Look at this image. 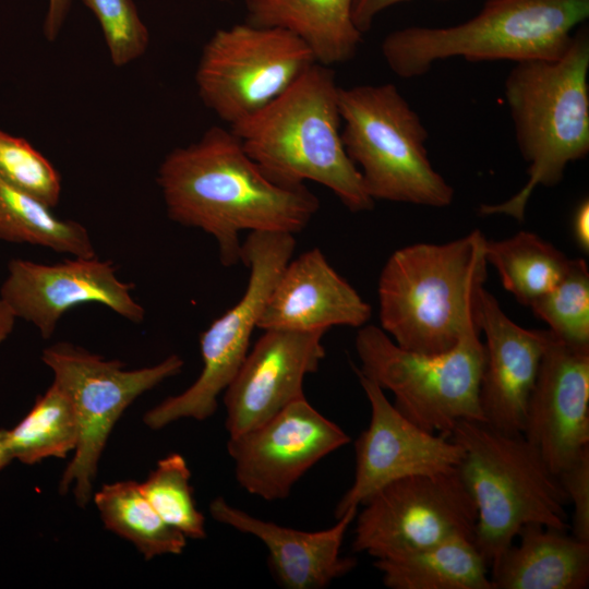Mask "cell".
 Listing matches in <instances>:
<instances>
[{"label": "cell", "instance_id": "cell-7", "mask_svg": "<svg viewBox=\"0 0 589 589\" xmlns=\"http://www.w3.org/2000/svg\"><path fill=\"white\" fill-rule=\"evenodd\" d=\"M341 141L373 201L446 207L454 188L432 166L429 133L390 83L339 87Z\"/></svg>", "mask_w": 589, "mask_h": 589}, {"label": "cell", "instance_id": "cell-37", "mask_svg": "<svg viewBox=\"0 0 589 589\" xmlns=\"http://www.w3.org/2000/svg\"><path fill=\"white\" fill-rule=\"evenodd\" d=\"M12 459L7 442V430H0V469L7 466Z\"/></svg>", "mask_w": 589, "mask_h": 589}, {"label": "cell", "instance_id": "cell-16", "mask_svg": "<svg viewBox=\"0 0 589 589\" xmlns=\"http://www.w3.org/2000/svg\"><path fill=\"white\" fill-rule=\"evenodd\" d=\"M522 434L556 476L589 447V345L549 329Z\"/></svg>", "mask_w": 589, "mask_h": 589}, {"label": "cell", "instance_id": "cell-26", "mask_svg": "<svg viewBox=\"0 0 589 589\" xmlns=\"http://www.w3.org/2000/svg\"><path fill=\"white\" fill-rule=\"evenodd\" d=\"M93 498L105 527L130 541L146 560L183 552L187 538L160 518L139 482L105 484Z\"/></svg>", "mask_w": 589, "mask_h": 589}, {"label": "cell", "instance_id": "cell-3", "mask_svg": "<svg viewBox=\"0 0 589 589\" xmlns=\"http://www.w3.org/2000/svg\"><path fill=\"white\" fill-rule=\"evenodd\" d=\"M485 238L414 243L395 251L378 279L381 328L401 348L435 354L454 348L473 325L486 277Z\"/></svg>", "mask_w": 589, "mask_h": 589}, {"label": "cell", "instance_id": "cell-9", "mask_svg": "<svg viewBox=\"0 0 589 589\" xmlns=\"http://www.w3.org/2000/svg\"><path fill=\"white\" fill-rule=\"evenodd\" d=\"M41 360L71 398L79 424V442L59 491L64 494L73 485L77 505L85 507L93 494L99 458L122 412L139 396L179 374L184 361L170 354L155 365L125 370L119 360H105L68 341L45 348Z\"/></svg>", "mask_w": 589, "mask_h": 589}, {"label": "cell", "instance_id": "cell-14", "mask_svg": "<svg viewBox=\"0 0 589 589\" xmlns=\"http://www.w3.org/2000/svg\"><path fill=\"white\" fill-rule=\"evenodd\" d=\"M133 284L120 280L110 260L73 256L57 264L11 259L0 297L17 318L32 323L49 339L61 317L72 308L97 303L139 324L145 310L133 298Z\"/></svg>", "mask_w": 589, "mask_h": 589}, {"label": "cell", "instance_id": "cell-10", "mask_svg": "<svg viewBox=\"0 0 589 589\" xmlns=\"http://www.w3.org/2000/svg\"><path fill=\"white\" fill-rule=\"evenodd\" d=\"M296 243L294 235L288 232H249L241 248L240 262L250 272L243 296L201 334L203 369L199 377L184 392L148 410L143 417L148 428L163 429L185 418L203 421L215 413L219 395L249 352L266 300L291 260Z\"/></svg>", "mask_w": 589, "mask_h": 589}, {"label": "cell", "instance_id": "cell-28", "mask_svg": "<svg viewBox=\"0 0 589 589\" xmlns=\"http://www.w3.org/2000/svg\"><path fill=\"white\" fill-rule=\"evenodd\" d=\"M190 479L185 459L173 453L157 462L140 488L167 525L185 538L204 539L205 518L195 506Z\"/></svg>", "mask_w": 589, "mask_h": 589}, {"label": "cell", "instance_id": "cell-32", "mask_svg": "<svg viewBox=\"0 0 589 589\" xmlns=\"http://www.w3.org/2000/svg\"><path fill=\"white\" fill-rule=\"evenodd\" d=\"M557 478L573 504L574 513L569 529L577 539L589 542V447L564 470Z\"/></svg>", "mask_w": 589, "mask_h": 589}, {"label": "cell", "instance_id": "cell-22", "mask_svg": "<svg viewBox=\"0 0 589 589\" xmlns=\"http://www.w3.org/2000/svg\"><path fill=\"white\" fill-rule=\"evenodd\" d=\"M352 1L243 0L245 22L290 31L327 67L354 58L362 43L351 17Z\"/></svg>", "mask_w": 589, "mask_h": 589}, {"label": "cell", "instance_id": "cell-27", "mask_svg": "<svg viewBox=\"0 0 589 589\" xmlns=\"http://www.w3.org/2000/svg\"><path fill=\"white\" fill-rule=\"evenodd\" d=\"M7 442L12 458L27 465L74 450L79 424L67 392L53 381L20 423L7 430Z\"/></svg>", "mask_w": 589, "mask_h": 589}, {"label": "cell", "instance_id": "cell-4", "mask_svg": "<svg viewBox=\"0 0 589 589\" xmlns=\"http://www.w3.org/2000/svg\"><path fill=\"white\" fill-rule=\"evenodd\" d=\"M589 31L575 29L557 59L516 62L504 83L515 137L528 163V180L512 197L482 204L479 214L524 220L537 187H553L567 165L589 153Z\"/></svg>", "mask_w": 589, "mask_h": 589}, {"label": "cell", "instance_id": "cell-31", "mask_svg": "<svg viewBox=\"0 0 589 589\" xmlns=\"http://www.w3.org/2000/svg\"><path fill=\"white\" fill-rule=\"evenodd\" d=\"M96 16L115 67L141 58L149 45V33L133 0H80Z\"/></svg>", "mask_w": 589, "mask_h": 589}, {"label": "cell", "instance_id": "cell-36", "mask_svg": "<svg viewBox=\"0 0 589 589\" xmlns=\"http://www.w3.org/2000/svg\"><path fill=\"white\" fill-rule=\"evenodd\" d=\"M16 320L17 317L12 308L0 297V345L13 332Z\"/></svg>", "mask_w": 589, "mask_h": 589}, {"label": "cell", "instance_id": "cell-29", "mask_svg": "<svg viewBox=\"0 0 589 589\" xmlns=\"http://www.w3.org/2000/svg\"><path fill=\"white\" fill-rule=\"evenodd\" d=\"M561 339L589 345V271L582 259L569 261L561 280L530 305Z\"/></svg>", "mask_w": 589, "mask_h": 589}, {"label": "cell", "instance_id": "cell-12", "mask_svg": "<svg viewBox=\"0 0 589 589\" xmlns=\"http://www.w3.org/2000/svg\"><path fill=\"white\" fill-rule=\"evenodd\" d=\"M361 505L352 548L375 560L405 555L455 536L474 538L477 509L457 469L393 481Z\"/></svg>", "mask_w": 589, "mask_h": 589}, {"label": "cell", "instance_id": "cell-38", "mask_svg": "<svg viewBox=\"0 0 589 589\" xmlns=\"http://www.w3.org/2000/svg\"><path fill=\"white\" fill-rule=\"evenodd\" d=\"M214 1H218V2H226L227 0H214Z\"/></svg>", "mask_w": 589, "mask_h": 589}, {"label": "cell", "instance_id": "cell-2", "mask_svg": "<svg viewBox=\"0 0 589 589\" xmlns=\"http://www.w3.org/2000/svg\"><path fill=\"white\" fill-rule=\"evenodd\" d=\"M339 87L334 70L315 62L281 95L230 130L273 181L288 187L313 181L349 211L365 212L375 201L341 141Z\"/></svg>", "mask_w": 589, "mask_h": 589}, {"label": "cell", "instance_id": "cell-1", "mask_svg": "<svg viewBox=\"0 0 589 589\" xmlns=\"http://www.w3.org/2000/svg\"><path fill=\"white\" fill-rule=\"evenodd\" d=\"M156 181L168 217L211 235L225 267L241 261L242 231L296 235L320 208L305 184L269 179L230 128L213 125L196 142L169 152Z\"/></svg>", "mask_w": 589, "mask_h": 589}, {"label": "cell", "instance_id": "cell-19", "mask_svg": "<svg viewBox=\"0 0 589 589\" xmlns=\"http://www.w3.org/2000/svg\"><path fill=\"white\" fill-rule=\"evenodd\" d=\"M371 306L328 263L310 249L290 260L276 280L257 328L327 332L333 326L362 327Z\"/></svg>", "mask_w": 589, "mask_h": 589}, {"label": "cell", "instance_id": "cell-24", "mask_svg": "<svg viewBox=\"0 0 589 589\" xmlns=\"http://www.w3.org/2000/svg\"><path fill=\"white\" fill-rule=\"evenodd\" d=\"M0 240L72 256H95L88 230L0 177Z\"/></svg>", "mask_w": 589, "mask_h": 589}, {"label": "cell", "instance_id": "cell-5", "mask_svg": "<svg viewBox=\"0 0 589 589\" xmlns=\"http://www.w3.org/2000/svg\"><path fill=\"white\" fill-rule=\"evenodd\" d=\"M449 437L464 450L457 470L477 509L474 543L489 565L527 524L569 530L564 489L522 433L460 420Z\"/></svg>", "mask_w": 589, "mask_h": 589}, {"label": "cell", "instance_id": "cell-21", "mask_svg": "<svg viewBox=\"0 0 589 589\" xmlns=\"http://www.w3.org/2000/svg\"><path fill=\"white\" fill-rule=\"evenodd\" d=\"M516 538L490 565L493 589L588 588L589 542L539 524L522 526Z\"/></svg>", "mask_w": 589, "mask_h": 589}, {"label": "cell", "instance_id": "cell-8", "mask_svg": "<svg viewBox=\"0 0 589 589\" xmlns=\"http://www.w3.org/2000/svg\"><path fill=\"white\" fill-rule=\"evenodd\" d=\"M480 327L467 329L448 351L428 354L399 347L382 328L356 336L354 371L395 396V408L418 426L445 436L460 420L483 422L479 388L484 365Z\"/></svg>", "mask_w": 589, "mask_h": 589}, {"label": "cell", "instance_id": "cell-17", "mask_svg": "<svg viewBox=\"0 0 589 589\" xmlns=\"http://www.w3.org/2000/svg\"><path fill=\"white\" fill-rule=\"evenodd\" d=\"M325 333L264 330L224 392L229 436L261 425L305 397L304 378L325 357Z\"/></svg>", "mask_w": 589, "mask_h": 589}, {"label": "cell", "instance_id": "cell-11", "mask_svg": "<svg viewBox=\"0 0 589 589\" xmlns=\"http://www.w3.org/2000/svg\"><path fill=\"white\" fill-rule=\"evenodd\" d=\"M315 62L290 31L244 22L217 29L206 41L195 85L202 103L232 125L281 95Z\"/></svg>", "mask_w": 589, "mask_h": 589}, {"label": "cell", "instance_id": "cell-34", "mask_svg": "<svg viewBox=\"0 0 589 589\" xmlns=\"http://www.w3.org/2000/svg\"><path fill=\"white\" fill-rule=\"evenodd\" d=\"M72 0H48L46 16L44 20V35L48 41H53L67 20Z\"/></svg>", "mask_w": 589, "mask_h": 589}, {"label": "cell", "instance_id": "cell-6", "mask_svg": "<svg viewBox=\"0 0 589 589\" xmlns=\"http://www.w3.org/2000/svg\"><path fill=\"white\" fill-rule=\"evenodd\" d=\"M589 16V0H486L473 17L448 27L409 26L389 33L381 50L399 77L425 74L434 62L553 60Z\"/></svg>", "mask_w": 589, "mask_h": 589}, {"label": "cell", "instance_id": "cell-35", "mask_svg": "<svg viewBox=\"0 0 589 589\" xmlns=\"http://www.w3.org/2000/svg\"><path fill=\"white\" fill-rule=\"evenodd\" d=\"M573 235L578 248L589 252V201L582 200L576 207L573 216Z\"/></svg>", "mask_w": 589, "mask_h": 589}, {"label": "cell", "instance_id": "cell-25", "mask_svg": "<svg viewBox=\"0 0 589 589\" xmlns=\"http://www.w3.org/2000/svg\"><path fill=\"white\" fill-rule=\"evenodd\" d=\"M484 256L497 271L504 289L527 306L561 280L570 261L553 244L528 231L500 241L485 240Z\"/></svg>", "mask_w": 589, "mask_h": 589}, {"label": "cell", "instance_id": "cell-30", "mask_svg": "<svg viewBox=\"0 0 589 589\" xmlns=\"http://www.w3.org/2000/svg\"><path fill=\"white\" fill-rule=\"evenodd\" d=\"M0 177L55 208L61 196V177L28 141L0 130Z\"/></svg>", "mask_w": 589, "mask_h": 589}, {"label": "cell", "instance_id": "cell-18", "mask_svg": "<svg viewBox=\"0 0 589 589\" xmlns=\"http://www.w3.org/2000/svg\"><path fill=\"white\" fill-rule=\"evenodd\" d=\"M479 327L485 338L479 388L483 422L505 433H522L549 329L519 326L484 288L479 302Z\"/></svg>", "mask_w": 589, "mask_h": 589}, {"label": "cell", "instance_id": "cell-13", "mask_svg": "<svg viewBox=\"0 0 589 589\" xmlns=\"http://www.w3.org/2000/svg\"><path fill=\"white\" fill-rule=\"evenodd\" d=\"M350 442L335 422L301 398L261 425L229 436L235 477L248 493L265 501L287 498L316 462Z\"/></svg>", "mask_w": 589, "mask_h": 589}, {"label": "cell", "instance_id": "cell-33", "mask_svg": "<svg viewBox=\"0 0 589 589\" xmlns=\"http://www.w3.org/2000/svg\"><path fill=\"white\" fill-rule=\"evenodd\" d=\"M410 0H353L351 17L357 29L364 34L370 31L376 16L384 10Z\"/></svg>", "mask_w": 589, "mask_h": 589}, {"label": "cell", "instance_id": "cell-23", "mask_svg": "<svg viewBox=\"0 0 589 589\" xmlns=\"http://www.w3.org/2000/svg\"><path fill=\"white\" fill-rule=\"evenodd\" d=\"M374 566L390 589H493L489 564L469 536L375 560Z\"/></svg>", "mask_w": 589, "mask_h": 589}, {"label": "cell", "instance_id": "cell-20", "mask_svg": "<svg viewBox=\"0 0 589 589\" xmlns=\"http://www.w3.org/2000/svg\"><path fill=\"white\" fill-rule=\"evenodd\" d=\"M357 510L358 507L349 508L330 528L303 531L256 518L220 496L209 504L215 520L265 544L269 568L287 589H321L357 566L353 557L340 555L345 533Z\"/></svg>", "mask_w": 589, "mask_h": 589}, {"label": "cell", "instance_id": "cell-15", "mask_svg": "<svg viewBox=\"0 0 589 589\" xmlns=\"http://www.w3.org/2000/svg\"><path fill=\"white\" fill-rule=\"evenodd\" d=\"M356 373L369 400L371 418L354 443V478L336 505V519L393 481L457 469L464 457L459 444L408 420L387 399L384 389Z\"/></svg>", "mask_w": 589, "mask_h": 589}]
</instances>
